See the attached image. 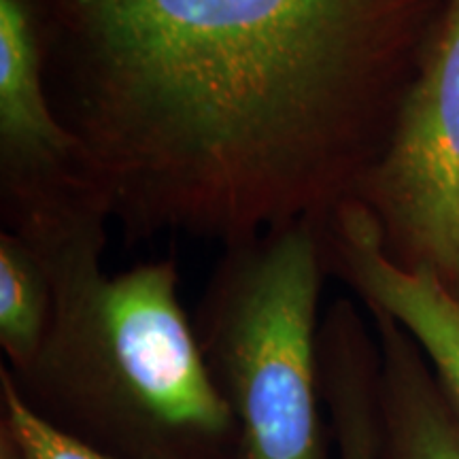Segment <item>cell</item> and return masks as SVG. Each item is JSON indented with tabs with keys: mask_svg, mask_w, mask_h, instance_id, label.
Returning <instances> with one entry per match:
<instances>
[{
	"mask_svg": "<svg viewBox=\"0 0 459 459\" xmlns=\"http://www.w3.org/2000/svg\"><path fill=\"white\" fill-rule=\"evenodd\" d=\"M325 223L298 220L223 247L192 317L238 459H330L319 372Z\"/></svg>",
	"mask_w": 459,
	"mask_h": 459,
	"instance_id": "cell-3",
	"label": "cell"
},
{
	"mask_svg": "<svg viewBox=\"0 0 459 459\" xmlns=\"http://www.w3.org/2000/svg\"><path fill=\"white\" fill-rule=\"evenodd\" d=\"M56 290L37 247L0 232V347L13 377L32 368L54 321Z\"/></svg>",
	"mask_w": 459,
	"mask_h": 459,
	"instance_id": "cell-9",
	"label": "cell"
},
{
	"mask_svg": "<svg viewBox=\"0 0 459 459\" xmlns=\"http://www.w3.org/2000/svg\"><path fill=\"white\" fill-rule=\"evenodd\" d=\"M364 311L381 351L377 459H459V411L428 358L394 317Z\"/></svg>",
	"mask_w": 459,
	"mask_h": 459,
	"instance_id": "cell-7",
	"label": "cell"
},
{
	"mask_svg": "<svg viewBox=\"0 0 459 459\" xmlns=\"http://www.w3.org/2000/svg\"><path fill=\"white\" fill-rule=\"evenodd\" d=\"M51 0H0V221L39 251L107 230L111 206L45 77Z\"/></svg>",
	"mask_w": 459,
	"mask_h": 459,
	"instance_id": "cell-5",
	"label": "cell"
},
{
	"mask_svg": "<svg viewBox=\"0 0 459 459\" xmlns=\"http://www.w3.org/2000/svg\"><path fill=\"white\" fill-rule=\"evenodd\" d=\"M353 200L400 268L429 273L459 298V0H445L383 156Z\"/></svg>",
	"mask_w": 459,
	"mask_h": 459,
	"instance_id": "cell-4",
	"label": "cell"
},
{
	"mask_svg": "<svg viewBox=\"0 0 459 459\" xmlns=\"http://www.w3.org/2000/svg\"><path fill=\"white\" fill-rule=\"evenodd\" d=\"M105 245L99 230L41 251L56 308L32 368L9 372L22 400L113 459H238L237 426L181 304L175 262L107 274Z\"/></svg>",
	"mask_w": 459,
	"mask_h": 459,
	"instance_id": "cell-2",
	"label": "cell"
},
{
	"mask_svg": "<svg viewBox=\"0 0 459 459\" xmlns=\"http://www.w3.org/2000/svg\"><path fill=\"white\" fill-rule=\"evenodd\" d=\"M325 243L330 277L409 332L459 411V298L429 273L406 271L389 260L375 217L358 200L330 215Z\"/></svg>",
	"mask_w": 459,
	"mask_h": 459,
	"instance_id": "cell-6",
	"label": "cell"
},
{
	"mask_svg": "<svg viewBox=\"0 0 459 459\" xmlns=\"http://www.w3.org/2000/svg\"><path fill=\"white\" fill-rule=\"evenodd\" d=\"M319 372L338 459H377L381 351L370 317L349 298L321 317Z\"/></svg>",
	"mask_w": 459,
	"mask_h": 459,
	"instance_id": "cell-8",
	"label": "cell"
},
{
	"mask_svg": "<svg viewBox=\"0 0 459 459\" xmlns=\"http://www.w3.org/2000/svg\"><path fill=\"white\" fill-rule=\"evenodd\" d=\"M0 459H22L13 440L9 438V434L4 429H0Z\"/></svg>",
	"mask_w": 459,
	"mask_h": 459,
	"instance_id": "cell-11",
	"label": "cell"
},
{
	"mask_svg": "<svg viewBox=\"0 0 459 459\" xmlns=\"http://www.w3.org/2000/svg\"><path fill=\"white\" fill-rule=\"evenodd\" d=\"M0 429L9 434L22 459H113L34 415L4 366H0Z\"/></svg>",
	"mask_w": 459,
	"mask_h": 459,
	"instance_id": "cell-10",
	"label": "cell"
},
{
	"mask_svg": "<svg viewBox=\"0 0 459 459\" xmlns=\"http://www.w3.org/2000/svg\"><path fill=\"white\" fill-rule=\"evenodd\" d=\"M445 0H51L45 77L126 240L328 221Z\"/></svg>",
	"mask_w": 459,
	"mask_h": 459,
	"instance_id": "cell-1",
	"label": "cell"
}]
</instances>
